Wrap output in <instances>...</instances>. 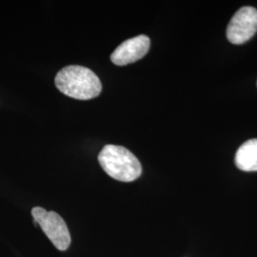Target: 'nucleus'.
Instances as JSON below:
<instances>
[{
	"mask_svg": "<svg viewBox=\"0 0 257 257\" xmlns=\"http://www.w3.org/2000/svg\"><path fill=\"white\" fill-rule=\"evenodd\" d=\"M55 82L56 88L65 95L79 100L95 98L102 91L98 76L92 70L77 65L67 66L60 70Z\"/></svg>",
	"mask_w": 257,
	"mask_h": 257,
	"instance_id": "f257e3e1",
	"label": "nucleus"
},
{
	"mask_svg": "<svg viewBox=\"0 0 257 257\" xmlns=\"http://www.w3.org/2000/svg\"><path fill=\"white\" fill-rule=\"evenodd\" d=\"M256 32L257 10L246 6L232 17L227 28V38L230 43L240 45L249 40Z\"/></svg>",
	"mask_w": 257,
	"mask_h": 257,
	"instance_id": "20e7f679",
	"label": "nucleus"
},
{
	"mask_svg": "<svg viewBox=\"0 0 257 257\" xmlns=\"http://www.w3.org/2000/svg\"><path fill=\"white\" fill-rule=\"evenodd\" d=\"M150 46V38L147 36L140 35L121 43L110 55V60L117 66L137 62L147 55Z\"/></svg>",
	"mask_w": 257,
	"mask_h": 257,
	"instance_id": "39448f33",
	"label": "nucleus"
},
{
	"mask_svg": "<svg viewBox=\"0 0 257 257\" xmlns=\"http://www.w3.org/2000/svg\"><path fill=\"white\" fill-rule=\"evenodd\" d=\"M32 215L55 248L59 250H66L69 248L71 234L65 221L58 213L36 207L32 210Z\"/></svg>",
	"mask_w": 257,
	"mask_h": 257,
	"instance_id": "7ed1b4c3",
	"label": "nucleus"
},
{
	"mask_svg": "<svg viewBox=\"0 0 257 257\" xmlns=\"http://www.w3.org/2000/svg\"><path fill=\"white\" fill-rule=\"evenodd\" d=\"M98 162L107 175L121 182L135 181L142 174L137 156L122 146L106 145L98 155Z\"/></svg>",
	"mask_w": 257,
	"mask_h": 257,
	"instance_id": "f03ea898",
	"label": "nucleus"
},
{
	"mask_svg": "<svg viewBox=\"0 0 257 257\" xmlns=\"http://www.w3.org/2000/svg\"><path fill=\"white\" fill-rule=\"evenodd\" d=\"M235 165L244 172H257V139H250L240 146L235 155Z\"/></svg>",
	"mask_w": 257,
	"mask_h": 257,
	"instance_id": "423d86ee",
	"label": "nucleus"
}]
</instances>
